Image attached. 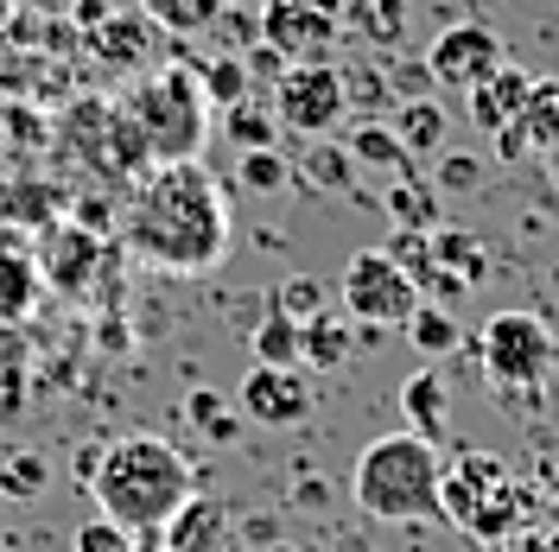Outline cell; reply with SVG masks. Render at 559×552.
Instances as JSON below:
<instances>
[{
	"label": "cell",
	"instance_id": "1",
	"mask_svg": "<svg viewBox=\"0 0 559 552\" xmlns=\"http://www.w3.org/2000/svg\"><path fill=\"white\" fill-rule=\"evenodd\" d=\"M121 248L159 267V274H210L229 254V204L216 191V178L198 159L178 166H146L128 184V209H121Z\"/></svg>",
	"mask_w": 559,
	"mask_h": 552
},
{
	"label": "cell",
	"instance_id": "2",
	"mask_svg": "<svg viewBox=\"0 0 559 552\" xmlns=\"http://www.w3.org/2000/svg\"><path fill=\"white\" fill-rule=\"evenodd\" d=\"M83 483L96 495V515L121 520L134 540H159L166 520L198 495V470L178 445L153 439V432H134V439H115L108 451H90Z\"/></svg>",
	"mask_w": 559,
	"mask_h": 552
},
{
	"label": "cell",
	"instance_id": "3",
	"mask_svg": "<svg viewBox=\"0 0 559 552\" xmlns=\"http://www.w3.org/2000/svg\"><path fill=\"white\" fill-rule=\"evenodd\" d=\"M445 457L432 439L419 432H388L356 457L349 470V495L369 520H388V527H426V520H445Z\"/></svg>",
	"mask_w": 559,
	"mask_h": 552
},
{
	"label": "cell",
	"instance_id": "4",
	"mask_svg": "<svg viewBox=\"0 0 559 552\" xmlns=\"http://www.w3.org/2000/svg\"><path fill=\"white\" fill-rule=\"evenodd\" d=\"M121 115L128 128L140 134L146 159L153 166H178V159H198L210 140V96H204V76L198 64H153L140 70L121 96Z\"/></svg>",
	"mask_w": 559,
	"mask_h": 552
},
{
	"label": "cell",
	"instance_id": "5",
	"mask_svg": "<svg viewBox=\"0 0 559 552\" xmlns=\"http://www.w3.org/2000/svg\"><path fill=\"white\" fill-rule=\"evenodd\" d=\"M477 369L509 407H540V394L554 387V369H559V344L547 331V317L496 311L477 331Z\"/></svg>",
	"mask_w": 559,
	"mask_h": 552
},
{
	"label": "cell",
	"instance_id": "6",
	"mask_svg": "<svg viewBox=\"0 0 559 552\" xmlns=\"http://www.w3.org/2000/svg\"><path fill=\"white\" fill-rule=\"evenodd\" d=\"M445 527H464L471 540H502L522 520V483L496 451H457L445 457Z\"/></svg>",
	"mask_w": 559,
	"mask_h": 552
},
{
	"label": "cell",
	"instance_id": "7",
	"mask_svg": "<svg viewBox=\"0 0 559 552\" xmlns=\"http://www.w3.org/2000/svg\"><path fill=\"white\" fill-rule=\"evenodd\" d=\"M58 146H64L90 178H103V184H134V178L153 166L146 146H140V134L128 128V115H121V103H103V96H83V103L64 108Z\"/></svg>",
	"mask_w": 559,
	"mask_h": 552
},
{
	"label": "cell",
	"instance_id": "8",
	"mask_svg": "<svg viewBox=\"0 0 559 552\" xmlns=\"http://www.w3.org/2000/svg\"><path fill=\"white\" fill-rule=\"evenodd\" d=\"M274 121L286 134L324 140L349 121V83L331 58H299L274 76Z\"/></svg>",
	"mask_w": 559,
	"mask_h": 552
},
{
	"label": "cell",
	"instance_id": "9",
	"mask_svg": "<svg viewBox=\"0 0 559 552\" xmlns=\"http://www.w3.org/2000/svg\"><path fill=\"white\" fill-rule=\"evenodd\" d=\"M419 305H426L419 279L407 274L388 248H362V254H349V267H344V311L356 317V324L407 331Z\"/></svg>",
	"mask_w": 559,
	"mask_h": 552
},
{
	"label": "cell",
	"instance_id": "10",
	"mask_svg": "<svg viewBox=\"0 0 559 552\" xmlns=\"http://www.w3.org/2000/svg\"><path fill=\"white\" fill-rule=\"evenodd\" d=\"M236 407L267 432H293L312 419V381L299 362H248L242 387H236Z\"/></svg>",
	"mask_w": 559,
	"mask_h": 552
},
{
	"label": "cell",
	"instance_id": "11",
	"mask_svg": "<svg viewBox=\"0 0 559 552\" xmlns=\"http://www.w3.org/2000/svg\"><path fill=\"white\" fill-rule=\"evenodd\" d=\"M331 38H337V7L331 0H267L261 7V45L280 51L286 64L324 58Z\"/></svg>",
	"mask_w": 559,
	"mask_h": 552
},
{
	"label": "cell",
	"instance_id": "12",
	"mask_svg": "<svg viewBox=\"0 0 559 552\" xmlns=\"http://www.w3.org/2000/svg\"><path fill=\"white\" fill-rule=\"evenodd\" d=\"M509 64V51H502V38L489 33V26H477V20H464V26H452V33H439V45H432V58H426V76L439 83V89H477L489 70Z\"/></svg>",
	"mask_w": 559,
	"mask_h": 552
},
{
	"label": "cell",
	"instance_id": "13",
	"mask_svg": "<svg viewBox=\"0 0 559 552\" xmlns=\"http://www.w3.org/2000/svg\"><path fill=\"white\" fill-rule=\"evenodd\" d=\"M96 261H103V229H83V223H51V236L38 242V267L58 292H83Z\"/></svg>",
	"mask_w": 559,
	"mask_h": 552
},
{
	"label": "cell",
	"instance_id": "14",
	"mask_svg": "<svg viewBox=\"0 0 559 552\" xmlns=\"http://www.w3.org/2000/svg\"><path fill=\"white\" fill-rule=\"evenodd\" d=\"M38 292H45V267H38V248H26L20 236L0 229V331H20L33 317Z\"/></svg>",
	"mask_w": 559,
	"mask_h": 552
},
{
	"label": "cell",
	"instance_id": "15",
	"mask_svg": "<svg viewBox=\"0 0 559 552\" xmlns=\"http://www.w3.org/2000/svg\"><path fill=\"white\" fill-rule=\"evenodd\" d=\"M527 96H534V70L502 64V70H489L464 103H471V121H477L484 134H502V128H515V121H522Z\"/></svg>",
	"mask_w": 559,
	"mask_h": 552
},
{
	"label": "cell",
	"instance_id": "16",
	"mask_svg": "<svg viewBox=\"0 0 559 552\" xmlns=\"http://www.w3.org/2000/svg\"><path fill=\"white\" fill-rule=\"evenodd\" d=\"M349 349H356V331H349V317H337V311H312V317L299 324V362H306L312 375L344 369Z\"/></svg>",
	"mask_w": 559,
	"mask_h": 552
},
{
	"label": "cell",
	"instance_id": "17",
	"mask_svg": "<svg viewBox=\"0 0 559 552\" xmlns=\"http://www.w3.org/2000/svg\"><path fill=\"white\" fill-rule=\"evenodd\" d=\"M445 413H452V387H445L439 369H419V375L401 381V419H407V432L439 439L445 432Z\"/></svg>",
	"mask_w": 559,
	"mask_h": 552
},
{
	"label": "cell",
	"instance_id": "18",
	"mask_svg": "<svg viewBox=\"0 0 559 552\" xmlns=\"http://www.w3.org/2000/svg\"><path fill=\"white\" fill-rule=\"evenodd\" d=\"M432 274H452L457 292H471V286H484L489 274V254L477 236H464V229H432ZM426 274V279H432Z\"/></svg>",
	"mask_w": 559,
	"mask_h": 552
},
{
	"label": "cell",
	"instance_id": "19",
	"mask_svg": "<svg viewBox=\"0 0 559 552\" xmlns=\"http://www.w3.org/2000/svg\"><path fill=\"white\" fill-rule=\"evenodd\" d=\"M159 540H166V552H210L216 540H223V508L204 502V495H191V502L166 520V533H159Z\"/></svg>",
	"mask_w": 559,
	"mask_h": 552
},
{
	"label": "cell",
	"instance_id": "20",
	"mask_svg": "<svg viewBox=\"0 0 559 552\" xmlns=\"http://www.w3.org/2000/svg\"><path fill=\"white\" fill-rule=\"evenodd\" d=\"M223 7H229V0H140L146 26H159V33H173V38L210 33V26L223 20Z\"/></svg>",
	"mask_w": 559,
	"mask_h": 552
},
{
	"label": "cell",
	"instance_id": "21",
	"mask_svg": "<svg viewBox=\"0 0 559 552\" xmlns=\"http://www.w3.org/2000/svg\"><path fill=\"white\" fill-rule=\"evenodd\" d=\"M394 134H401V146L414 153V159H426V153H445V134H452V115L439 103H401V115H394Z\"/></svg>",
	"mask_w": 559,
	"mask_h": 552
},
{
	"label": "cell",
	"instance_id": "22",
	"mask_svg": "<svg viewBox=\"0 0 559 552\" xmlns=\"http://www.w3.org/2000/svg\"><path fill=\"white\" fill-rule=\"evenodd\" d=\"M344 20L356 26V38L388 51V45L407 38V0H344Z\"/></svg>",
	"mask_w": 559,
	"mask_h": 552
},
{
	"label": "cell",
	"instance_id": "23",
	"mask_svg": "<svg viewBox=\"0 0 559 552\" xmlns=\"http://www.w3.org/2000/svg\"><path fill=\"white\" fill-rule=\"evenodd\" d=\"M515 134H522L534 153L559 146V83H554V76H534V96H527L522 121H515Z\"/></svg>",
	"mask_w": 559,
	"mask_h": 552
},
{
	"label": "cell",
	"instance_id": "24",
	"mask_svg": "<svg viewBox=\"0 0 559 552\" xmlns=\"http://www.w3.org/2000/svg\"><path fill=\"white\" fill-rule=\"evenodd\" d=\"M388 216H394L401 229H432V223H439V184H426V178L407 166L401 184L388 191Z\"/></svg>",
	"mask_w": 559,
	"mask_h": 552
},
{
	"label": "cell",
	"instance_id": "25",
	"mask_svg": "<svg viewBox=\"0 0 559 552\" xmlns=\"http://www.w3.org/2000/svg\"><path fill=\"white\" fill-rule=\"evenodd\" d=\"M349 159L382 166V172H407V166H414V153L401 146V134L382 128V121H356V134H349Z\"/></svg>",
	"mask_w": 559,
	"mask_h": 552
},
{
	"label": "cell",
	"instance_id": "26",
	"mask_svg": "<svg viewBox=\"0 0 559 552\" xmlns=\"http://www.w3.org/2000/svg\"><path fill=\"white\" fill-rule=\"evenodd\" d=\"M45 489H51V464H45L38 451L0 457V495H7V502H38Z\"/></svg>",
	"mask_w": 559,
	"mask_h": 552
},
{
	"label": "cell",
	"instance_id": "27",
	"mask_svg": "<svg viewBox=\"0 0 559 552\" xmlns=\"http://www.w3.org/2000/svg\"><path fill=\"white\" fill-rule=\"evenodd\" d=\"M198 76H204V96H210L216 115L248 103V89H254V70H248L242 58H210V64H198Z\"/></svg>",
	"mask_w": 559,
	"mask_h": 552
},
{
	"label": "cell",
	"instance_id": "28",
	"mask_svg": "<svg viewBox=\"0 0 559 552\" xmlns=\"http://www.w3.org/2000/svg\"><path fill=\"white\" fill-rule=\"evenodd\" d=\"M407 337H414V349L426 356V362H439V356H452L457 349V317L445 305L426 299V305L414 311V324H407Z\"/></svg>",
	"mask_w": 559,
	"mask_h": 552
},
{
	"label": "cell",
	"instance_id": "29",
	"mask_svg": "<svg viewBox=\"0 0 559 552\" xmlns=\"http://www.w3.org/2000/svg\"><path fill=\"white\" fill-rule=\"evenodd\" d=\"M223 134L236 140L242 153H254V146H274L280 121H274V108H261V103H236V108H223Z\"/></svg>",
	"mask_w": 559,
	"mask_h": 552
},
{
	"label": "cell",
	"instance_id": "30",
	"mask_svg": "<svg viewBox=\"0 0 559 552\" xmlns=\"http://www.w3.org/2000/svg\"><path fill=\"white\" fill-rule=\"evenodd\" d=\"M254 362H299V317L274 311L261 331H254ZM306 369V362H299Z\"/></svg>",
	"mask_w": 559,
	"mask_h": 552
},
{
	"label": "cell",
	"instance_id": "31",
	"mask_svg": "<svg viewBox=\"0 0 559 552\" xmlns=\"http://www.w3.org/2000/svg\"><path fill=\"white\" fill-rule=\"evenodd\" d=\"M70 552H140V540L128 533V527H121V520L96 515V520H83V527H76Z\"/></svg>",
	"mask_w": 559,
	"mask_h": 552
},
{
	"label": "cell",
	"instance_id": "32",
	"mask_svg": "<svg viewBox=\"0 0 559 552\" xmlns=\"http://www.w3.org/2000/svg\"><path fill=\"white\" fill-rule=\"evenodd\" d=\"M185 413L198 419V425H204L216 445H229V439L242 432V419L229 413V400H223V394H191V400H185Z\"/></svg>",
	"mask_w": 559,
	"mask_h": 552
},
{
	"label": "cell",
	"instance_id": "33",
	"mask_svg": "<svg viewBox=\"0 0 559 552\" xmlns=\"http://www.w3.org/2000/svg\"><path fill=\"white\" fill-rule=\"evenodd\" d=\"M242 184H248V191H280V184H286V159H280L274 146L242 153Z\"/></svg>",
	"mask_w": 559,
	"mask_h": 552
},
{
	"label": "cell",
	"instance_id": "34",
	"mask_svg": "<svg viewBox=\"0 0 559 552\" xmlns=\"http://www.w3.org/2000/svg\"><path fill=\"white\" fill-rule=\"evenodd\" d=\"M274 311H286V317H299V324H306L312 311H324V292H318L312 279H286V286L274 292Z\"/></svg>",
	"mask_w": 559,
	"mask_h": 552
},
{
	"label": "cell",
	"instance_id": "35",
	"mask_svg": "<svg viewBox=\"0 0 559 552\" xmlns=\"http://www.w3.org/2000/svg\"><path fill=\"white\" fill-rule=\"evenodd\" d=\"M306 178H312L318 191H344L349 178H344V153L337 146H318L312 159H306Z\"/></svg>",
	"mask_w": 559,
	"mask_h": 552
},
{
	"label": "cell",
	"instance_id": "36",
	"mask_svg": "<svg viewBox=\"0 0 559 552\" xmlns=\"http://www.w3.org/2000/svg\"><path fill=\"white\" fill-rule=\"evenodd\" d=\"M432 184H439V191H471V184H477V159H471V153H445Z\"/></svg>",
	"mask_w": 559,
	"mask_h": 552
}]
</instances>
